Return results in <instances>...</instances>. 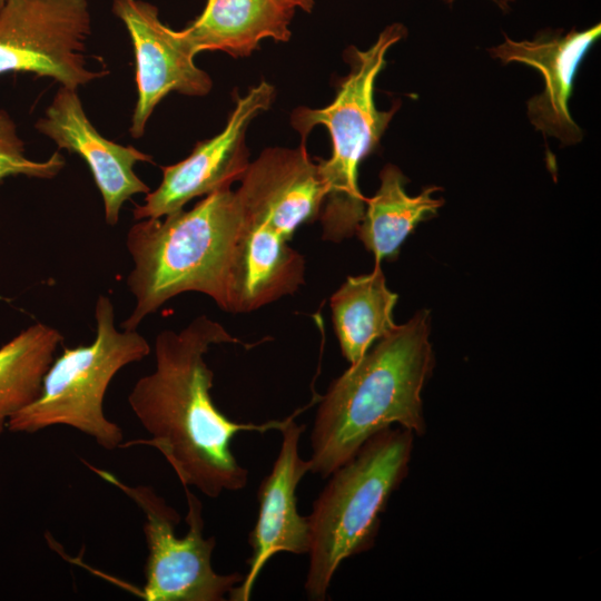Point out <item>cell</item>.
I'll use <instances>...</instances> for the list:
<instances>
[{
    "label": "cell",
    "mask_w": 601,
    "mask_h": 601,
    "mask_svg": "<svg viewBox=\"0 0 601 601\" xmlns=\"http://www.w3.org/2000/svg\"><path fill=\"white\" fill-rule=\"evenodd\" d=\"M600 35V23L565 35L543 32L533 40L514 41L504 35L503 43L489 49L503 63L521 62L540 70L544 89L528 101V117L536 130L563 145L582 139V130L572 119L568 105L577 70Z\"/></svg>",
    "instance_id": "obj_14"
},
{
    "label": "cell",
    "mask_w": 601,
    "mask_h": 601,
    "mask_svg": "<svg viewBox=\"0 0 601 601\" xmlns=\"http://www.w3.org/2000/svg\"><path fill=\"white\" fill-rule=\"evenodd\" d=\"M6 1H7V0H0V10H1V8L4 6Z\"/></svg>",
    "instance_id": "obj_22"
},
{
    "label": "cell",
    "mask_w": 601,
    "mask_h": 601,
    "mask_svg": "<svg viewBox=\"0 0 601 601\" xmlns=\"http://www.w3.org/2000/svg\"><path fill=\"white\" fill-rule=\"evenodd\" d=\"M245 223L230 188L205 196L189 210L137 220L128 230L134 267L126 283L135 298L124 329H137L170 298L206 294L228 312L236 248Z\"/></svg>",
    "instance_id": "obj_3"
},
{
    "label": "cell",
    "mask_w": 601,
    "mask_h": 601,
    "mask_svg": "<svg viewBox=\"0 0 601 601\" xmlns=\"http://www.w3.org/2000/svg\"><path fill=\"white\" fill-rule=\"evenodd\" d=\"M381 185L374 197L366 199V207L356 233L365 248L375 257V263L392 260L407 236L422 221L434 217L444 204L443 198H433L440 188L426 187L420 195L405 191L408 181L394 165H386L380 173Z\"/></svg>",
    "instance_id": "obj_16"
},
{
    "label": "cell",
    "mask_w": 601,
    "mask_h": 601,
    "mask_svg": "<svg viewBox=\"0 0 601 601\" xmlns=\"http://www.w3.org/2000/svg\"><path fill=\"white\" fill-rule=\"evenodd\" d=\"M407 33L398 22L387 26L366 50L348 47L344 59L349 72L336 83L333 101L323 108L298 107L290 125L306 140L316 126L327 128L332 140L328 159H317L326 186L319 213L323 239L341 242L352 237L363 217L366 199L358 188V166L378 146L381 137L400 108L380 110L374 100L375 81L386 66L388 49Z\"/></svg>",
    "instance_id": "obj_4"
},
{
    "label": "cell",
    "mask_w": 601,
    "mask_h": 601,
    "mask_svg": "<svg viewBox=\"0 0 601 601\" xmlns=\"http://www.w3.org/2000/svg\"><path fill=\"white\" fill-rule=\"evenodd\" d=\"M90 32L87 0H7L0 10V75L31 72L78 89L108 73L88 68Z\"/></svg>",
    "instance_id": "obj_8"
},
{
    "label": "cell",
    "mask_w": 601,
    "mask_h": 601,
    "mask_svg": "<svg viewBox=\"0 0 601 601\" xmlns=\"http://www.w3.org/2000/svg\"><path fill=\"white\" fill-rule=\"evenodd\" d=\"M65 165L66 159L58 151L43 161L28 159L13 120L4 110H0V184L4 178L17 175L50 179L57 176Z\"/></svg>",
    "instance_id": "obj_19"
},
{
    "label": "cell",
    "mask_w": 601,
    "mask_h": 601,
    "mask_svg": "<svg viewBox=\"0 0 601 601\" xmlns=\"http://www.w3.org/2000/svg\"><path fill=\"white\" fill-rule=\"evenodd\" d=\"M294 415L280 427L283 435L279 453L257 492L259 511L248 542L252 555L246 561L248 572L230 593L231 601H247L260 571L268 560L279 553L305 554L309 546L307 516L297 511L296 487L309 472L308 460L298 454V444L305 425H298Z\"/></svg>",
    "instance_id": "obj_11"
},
{
    "label": "cell",
    "mask_w": 601,
    "mask_h": 601,
    "mask_svg": "<svg viewBox=\"0 0 601 601\" xmlns=\"http://www.w3.org/2000/svg\"><path fill=\"white\" fill-rule=\"evenodd\" d=\"M295 10L287 0H207L203 12L179 32L195 55L218 50L248 57L266 38L288 41Z\"/></svg>",
    "instance_id": "obj_15"
},
{
    "label": "cell",
    "mask_w": 601,
    "mask_h": 601,
    "mask_svg": "<svg viewBox=\"0 0 601 601\" xmlns=\"http://www.w3.org/2000/svg\"><path fill=\"white\" fill-rule=\"evenodd\" d=\"M290 2L296 9L299 8L305 12H311L314 7V0H287Z\"/></svg>",
    "instance_id": "obj_20"
},
{
    "label": "cell",
    "mask_w": 601,
    "mask_h": 601,
    "mask_svg": "<svg viewBox=\"0 0 601 601\" xmlns=\"http://www.w3.org/2000/svg\"><path fill=\"white\" fill-rule=\"evenodd\" d=\"M85 464L115 485L144 512V534L148 556L141 597L147 601H224L242 583L244 575L217 573L211 565L214 536L204 538L203 505L184 486L188 512V532L178 538L175 528L179 513L148 485H128L106 470Z\"/></svg>",
    "instance_id": "obj_7"
},
{
    "label": "cell",
    "mask_w": 601,
    "mask_h": 601,
    "mask_svg": "<svg viewBox=\"0 0 601 601\" xmlns=\"http://www.w3.org/2000/svg\"><path fill=\"white\" fill-rule=\"evenodd\" d=\"M447 4L452 3L454 0H443ZM500 8L506 10L509 7V3L515 1V0H493Z\"/></svg>",
    "instance_id": "obj_21"
},
{
    "label": "cell",
    "mask_w": 601,
    "mask_h": 601,
    "mask_svg": "<svg viewBox=\"0 0 601 601\" xmlns=\"http://www.w3.org/2000/svg\"><path fill=\"white\" fill-rule=\"evenodd\" d=\"M95 318L92 343L63 346L45 373L37 398L9 418L10 432L36 433L66 425L107 451L121 447L124 432L105 415V395L115 375L148 356L150 345L137 329L116 328L114 304L106 295L96 302Z\"/></svg>",
    "instance_id": "obj_6"
},
{
    "label": "cell",
    "mask_w": 601,
    "mask_h": 601,
    "mask_svg": "<svg viewBox=\"0 0 601 601\" xmlns=\"http://www.w3.org/2000/svg\"><path fill=\"white\" fill-rule=\"evenodd\" d=\"M272 147L249 162L236 190L248 220L264 223L290 240L303 224L318 218L326 186L307 149Z\"/></svg>",
    "instance_id": "obj_12"
},
{
    "label": "cell",
    "mask_w": 601,
    "mask_h": 601,
    "mask_svg": "<svg viewBox=\"0 0 601 601\" xmlns=\"http://www.w3.org/2000/svg\"><path fill=\"white\" fill-rule=\"evenodd\" d=\"M112 12L126 26L134 46L137 102L129 132L140 138L162 98L171 91L205 96L213 80L195 65L196 55L179 30L161 22L154 4L141 0H112Z\"/></svg>",
    "instance_id": "obj_10"
},
{
    "label": "cell",
    "mask_w": 601,
    "mask_h": 601,
    "mask_svg": "<svg viewBox=\"0 0 601 601\" xmlns=\"http://www.w3.org/2000/svg\"><path fill=\"white\" fill-rule=\"evenodd\" d=\"M275 88L267 81L237 97L226 126L216 136L197 142L179 162L162 166L160 185L146 194L144 204H135V220L160 218L184 208L191 199L230 188L249 166L246 132L253 119L269 109Z\"/></svg>",
    "instance_id": "obj_9"
},
{
    "label": "cell",
    "mask_w": 601,
    "mask_h": 601,
    "mask_svg": "<svg viewBox=\"0 0 601 601\" xmlns=\"http://www.w3.org/2000/svg\"><path fill=\"white\" fill-rule=\"evenodd\" d=\"M428 335V313L417 312L331 383L313 424L309 472L328 477L390 426L426 432L421 393L434 366Z\"/></svg>",
    "instance_id": "obj_2"
},
{
    "label": "cell",
    "mask_w": 601,
    "mask_h": 601,
    "mask_svg": "<svg viewBox=\"0 0 601 601\" xmlns=\"http://www.w3.org/2000/svg\"><path fill=\"white\" fill-rule=\"evenodd\" d=\"M414 435L397 425L384 428L328 475L307 516L309 600H326L341 563L374 545L381 515L408 474Z\"/></svg>",
    "instance_id": "obj_5"
},
{
    "label": "cell",
    "mask_w": 601,
    "mask_h": 601,
    "mask_svg": "<svg viewBox=\"0 0 601 601\" xmlns=\"http://www.w3.org/2000/svg\"><path fill=\"white\" fill-rule=\"evenodd\" d=\"M397 298V294L387 288L380 263H375L370 274L347 277L333 294L334 329L342 354L351 365L397 326L393 319Z\"/></svg>",
    "instance_id": "obj_17"
},
{
    "label": "cell",
    "mask_w": 601,
    "mask_h": 601,
    "mask_svg": "<svg viewBox=\"0 0 601 601\" xmlns=\"http://www.w3.org/2000/svg\"><path fill=\"white\" fill-rule=\"evenodd\" d=\"M243 344L223 325L201 315L180 332L165 329L155 339V370L140 377L128 395L135 416L150 435L127 445L156 447L183 485L216 499L239 491L248 471L236 460L231 441L243 431L280 430L286 418L264 424L239 423L214 404V373L205 355L213 345Z\"/></svg>",
    "instance_id": "obj_1"
},
{
    "label": "cell",
    "mask_w": 601,
    "mask_h": 601,
    "mask_svg": "<svg viewBox=\"0 0 601 601\" xmlns=\"http://www.w3.org/2000/svg\"><path fill=\"white\" fill-rule=\"evenodd\" d=\"M36 128L59 149L81 157L100 191L108 225H116L125 201L150 188L136 175L137 162H152L150 155L102 137L83 111L77 89L61 86Z\"/></svg>",
    "instance_id": "obj_13"
},
{
    "label": "cell",
    "mask_w": 601,
    "mask_h": 601,
    "mask_svg": "<svg viewBox=\"0 0 601 601\" xmlns=\"http://www.w3.org/2000/svg\"><path fill=\"white\" fill-rule=\"evenodd\" d=\"M62 342L58 329L36 323L0 347V435L9 418L37 398Z\"/></svg>",
    "instance_id": "obj_18"
}]
</instances>
